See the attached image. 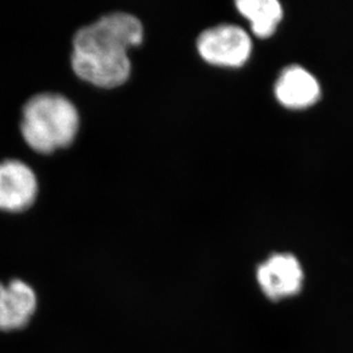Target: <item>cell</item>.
I'll return each mask as SVG.
<instances>
[{"mask_svg":"<svg viewBox=\"0 0 353 353\" xmlns=\"http://www.w3.org/2000/svg\"><path fill=\"white\" fill-rule=\"evenodd\" d=\"M143 34V26L132 14L116 12L104 15L74 34L72 70L94 86H121L132 71L128 50L140 45Z\"/></svg>","mask_w":353,"mask_h":353,"instance_id":"obj_1","label":"cell"},{"mask_svg":"<svg viewBox=\"0 0 353 353\" xmlns=\"http://www.w3.org/2000/svg\"><path fill=\"white\" fill-rule=\"evenodd\" d=\"M79 123L77 108L69 99L57 93H40L24 104L20 130L32 150L48 154L74 142Z\"/></svg>","mask_w":353,"mask_h":353,"instance_id":"obj_2","label":"cell"},{"mask_svg":"<svg viewBox=\"0 0 353 353\" xmlns=\"http://www.w3.org/2000/svg\"><path fill=\"white\" fill-rule=\"evenodd\" d=\"M252 48L250 34L234 24L208 28L196 39V50L201 59L217 67H241L250 59Z\"/></svg>","mask_w":353,"mask_h":353,"instance_id":"obj_3","label":"cell"},{"mask_svg":"<svg viewBox=\"0 0 353 353\" xmlns=\"http://www.w3.org/2000/svg\"><path fill=\"white\" fill-rule=\"evenodd\" d=\"M37 309L38 295L30 283L21 278L0 281V333L26 330Z\"/></svg>","mask_w":353,"mask_h":353,"instance_id":"obj_4","label":"cell"},{"mask_svg":"<svg viewBox=\"0 0 353 353\" xmlns=\"http://www.w3.org/2000/svg\"><path fill=\"white\" fill-rule=\"evenodd\" d=\"M37 194V177L27 163L17 159L0 163V210L23 212L34 205Z\"/></svg>","mask_w":353,"mask_h":353,"instance_id":"obj_5","label":"cell"},{"mask_svg":"<svg viewBox=\"0 0 353 353\" xmlns=\"http://www.w3.org/2000/svg\"><path fill=\"white\" fill-rule=\"evenodd\" d=\"M256 276L263 293L271 300H280L299 293L303 283L300 261L292 254L271 255L257 268Z\"/></svg>","mask_w":353,"mask_h":353,"instance_id":"obj_6","label":"cell"},{"mask_svg":"<svg viewBox=\"0 0 353 353\" xmlns=\"http://www.w3.org/2000/svg\"><path fill=\"white\" fill-rule=\"evenodd\" d=\"M321 90L314 74L301 65L285 68L274 85V95L288 109H307L319 100Z\"/></svg>","mask_w":353,"mask_h":353,"instance_id":"obj_7","label":"cell"},{"mask_svg":"<svg viewBox=\"0 0 353 353\" xmlns=\"http://www.w3.org/2000/svg\"><path fill=\"white\" fill-rule=\"evenodd\" d=\"M236 6L257 37L272 36L283 20V6L276 0H239Z\"/></svg>","mask_w":353,"mask_h":353,"instance_id":"obj_8","label":"cell"}]
</instances>
